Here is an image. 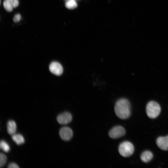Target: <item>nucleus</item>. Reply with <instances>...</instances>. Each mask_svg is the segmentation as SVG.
I'll return each instance as SVG.
<instances>
[{
  "label": "nucleus",
  "instance_id": "obj_1",
  "mask_svg": "<svg viewBox=\"0 0 168 168\" xmlns=\"http://www.w3.org/2000/svg\"><path fill=\"white\" fill-rule=\"evenodd\" d=\"M114 111L119 118L125 119L128 118L131 114V106L129 102L127 99L121 98L116 103Z\"/></svg>",
  "mask_w": 168,
  "mask_h": 168
},
{
  "label": "nucleus",
  "instance_id": "obj_2",
  "mask_svg": "<svg viewBox=\"0 0 168 168\" xmlns=\"http://www.w3.org/2000/svg\"><path fill=\"white\" fill-rule=\"evenodd\" d=\"M161 108L156 102L151 101L147 104L146 107V112L147 116L151 119H155L160 114Z\"/></svg>",
  "mask_w": 168,
  "mask_h": 168
},
{
  "label": "nucleus",
  "instance_id": "obj_3",
  "mask_svg": "<svg viewBox=\"0 0 168 168\" xmlns=\"http://www.w3.org/2000/svg\"><path fill=\"white\" fill-rule=\"evenodd\" d=\"M118 151L122 156L124 157H128L133 153L134 147L131 142L128 141H125L120 144L119 147Z\"/></svg>",
  "mask_w": 168,
  "mask_h": 168
},
{
  "label": "nucleus",
  "instance_id": "obj_4",
  "mask_svg": "<svg viewBox=\"0 0 168 168\" xmlns=\"http://www.w3.org/2000/svg\"><path fill=\"white\" fill-rule=\"evenodd\" d=\"M125 133L124 128L121 126H116L112 128L109 131V137L113 139L118 138L124 136Z\"/></svg>",
  "mask_w": 168,
  "mask_h": 168
},
{
  "label": "nucleus",
  "instance_id": "obj_5",
  "mask_svg": "<svg viewBox=\"0 0 168 168\" xmlns=\"http://www.w3.org/2000/svg\"><path fill=\"white\" fill-rule=\"evenodd\" d=\"M59 135L61 138L64 141L69 140L73 136V132L69 127H64L61 128L59 130Z\"/></svg>",
  "mask_w": 168,
  "mask_h": 168
},
{
  "label": "nucleus",
  "instance_id": "obj_6",
  "mask_svg": "<svg viewBox=\"0 0 168 168\" xmlns=\"http://www.w3.org/2000/svg\"><path fill=\"white\" fill-rule=\"evenodd\" d=\"M72 119L71 114L68 112H65L58 115L57 120L58 123L66 124L70 123Z\"/></svg>",
  "mask_w": 168,
  "mask_h": 168
},
{
  "label": "nucleus",
  "instance_id": "obj_7",
  "mask_svg": "<svg viewBox=\"0 0 168 168\" xmlns=\"http://www.w3.org/2000/svg\"><path fill=\"white\" fill-rule=\"evenodd\" d=\"M49 70L51 73L57 76L62 74L63 71L62 66L56 62H53L50 64Z\"/></svg>",
  "mask_w": 168,
  "mask_h": 168
},
{
  "label": "nucleus",
  "instance_id": "obj_8",
  "mask_svg": "<svg viewBox=\"0 0 168 168\" xmlns=\"http://www.w3.org/2000/svg\"><path fill=\"white\" fill-rule=\"evenodd\" d=\"M158 147L163 150H168V135L165 137H160L156 140Z\"/></svg>",
  "mask_w": 168,
  "mask_h": 168
},
{
  "label": "nucleus",
  "instance_id": "obj_9",
  "mask_svg": "<svg viewBox=\"0 0 168 168\" xmlns=\"http://www.w3.org/2000/svg\"><path fill=\"white\" fill-rule=\"evenodd\" d=\"M18 0H5L3 2V5L5 9L8 12H11L12 9L18 6Z\"/></svg>",
  "mask_w": 168,
  "mask_h": 168
},
{
  "label": "nucleus",
  "instance_id": "obj_10",
  "mask_svg": "<svg viewBox=\"0 0 168 168\" xmlns=\"http://www.w3.org/2000/svg\"><path fill=\"white\" fill-rule=\"evenodd\" d=\"M7 130L8 133L10 135H12L15 134L16 130V125L14 120H10L8 121Z\"/></svg>",
  "mask_w": 168,
  "mask_h": 168
},
{
  "label": "nucleus",
  "instance_id": "obj_11",
  "mask_svg": "<svg viewBox=\"0 0 168 168\" xmlns=\"http://www.w3.org/2000/svg\"><path fill=\"white\" fill-rule=\"evenodd\" d=\"M153 156L152 153L151 152L146 151L142 154L140 158L142 161L146 163L148 162L152 159Z\"/></svg>",
  "mask_w": 168,
  "mask_h": 168
},
{
  "label": "nucleus",
  "instance_id": "obj_12",
  "mask_svg": "<svg viewBox=\"0 0 168 168\" xmlns=\"http://www.w3.org/2000/svg\"><path fill=\"white\" fill-rule=\"evenodd\" d=\"M12 139L18 145L23 143L25 142L23 136L20 134H14L12 135Z\"/></svg>",
  "mask_w": 168,
  "mask_h": 168
},
{
  "label": "nucleus",
  "instance_id": "obj_13",
  "mask_svg": "<svg viewBox=\"0 0 168 168\" xmlns=\"http://www.w3.org/2000/svg\"><path fill=\"white\" fill-rule=\"evenodd\" d=\"M0 147L1 150L6 152H8L10 147L8 143L3 140H1L0 143Z\"/></svg>",
  "mask_w": 168,
  "mask_h": 168
},
{
  "label": "nucleus",
  "instance_id": "obj_14",
  "mask_svg": "<svg viewBox=\"0 0 168 168\" xmlns=\"http://www.w3.org/2000/svg\"><path fill=\"white\" fill-rule=\"evenodd\" d=\"M66 7L69 9H73L77 6V3L75 0H72L66 2Z\"/></svg>",
  "mask_w": 168,
  "mask_h": 168
},
{
  "label": "nucleus",
  "instance_id": "obj_15",
  "mask_svg": "<svg viewBox=\"0 0 168 168\" xmlns=\"http://www.w3.org/2000/svg\"><path fill=\"white\" fill-rule=\"evenodd\" d=\"M7 161V157L3 153L0 154V167H3L6 164Z\"/></svg>",
  "mask_w": 168,
  "mask_h": 168
},
{
  "label": "nucleus",
  "instance_id": "obj_16",
  "mask_svg": "<svg viewBox=\"0 0 168 168\" xmlns=\"http://www.w3.org/2000/svg\"><path fill=\"white\" fill-rule=\"evenodd\" d=\"M21 16L20 14H17L15 15L13 19V21L15 22L19 21L21 19Z\"/></svg>",
  "mask_w": 168,
  "mask_h": 168
},
{
  "label": "nucleus",
  "instance_id": "obj_17",
  "mask_svg": "<svg viewBox=\"0 0 168 168\" xmlns=\"http://www.w3.org/2000/svg\"><path fill=\"white\" fill-rule=\"evenodd\" d=\"M8 168H19V167L16 163H11L8 165Z\"/></svg>",
  "mask_w": 168,
  "mask_h": 168
},
{
  "label": "nucleus",
  "instance_id": "obj_18",
  "mask_svg": "<svg viewBox=\"0 0 168 168\" xmlns=\"http://www.w3.org/2000/svg\"><path fill=\"white\" fill-rule=\"evenodd\" d=\"M71 0H65V1H66V2H68V1H71Z\"/></svg>",
  "mask_w": 168,
  "mask_h": 168
}]
</instances>
